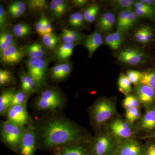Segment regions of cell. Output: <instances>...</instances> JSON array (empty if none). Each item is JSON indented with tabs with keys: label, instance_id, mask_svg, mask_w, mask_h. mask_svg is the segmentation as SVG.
I'll return each mask as SVG.
<instances>
[{
	"label": "cell",
	"instance_id": "obj_1",
	"mask_svg": "<svg viewBox=\"0 0 155 155\" xmlns=\"http://www.w3.org/2000/svg\"><path fill=\"white\" fill-rule=\"evenodd\" d=\"M79 135V130L69 122L53 120L45 125L43 130V141L46 147L54 146L75 140Z\"/></svg>",
	"mask_w": 155,
	"mask_h": 155
},
{
	"label": "cell",
	"instance_id": "obj_2",
	"mask_svg": "<svg viewBox=\"0 0 155 155\" xmlns=\"http://www.w3.org/2000/svg\"><path fill=\"white\" fill-rule=\"evenodd\" d=\"M24 130L23 127L8 120L2 125V138L9 146L15 148L19 146Z\"/></svg>",
	"mask_w": 155,
	"mask_h": 155
},
{
	"label": "cell",
	"instance_id": "obj_3",
	"mask_svg": "<svg viewBox=\"0 0 155 155\" xmlns=\"http://www.w3.org/2000/svg\"><path fill=\"white\" fill-rule=\"evenodd\" d=\"M28 74L33 78L37 86H41L45 83V72L48 63L42 58H29L25 63Z\"/></svg>",
	"mask_w": 155,
	"mask_h": 155
},
{
	"label": "cell",
	"instance_id": "obj_4",
	"mask_svg": "<svg viewBox=\"0 0 155 155\" xmlns=\"http://www.w3.org/2000/svg\"><path fill=\"white\" fill-rule=\"evenodd\" d=\"M115 106L110 100L103 99L97 102L93 110V116L97 125H102L113 117L116 112Z\"/></svg>",
	"mask_w": 155,
	"mask_h": 155
},
{
	"label": "cell",
	"instance_id": "obj_5",
	"mask_svg": "<svg viewBox=\"0 0 155 155\" xmlns=\"http://www.w3.org/2000/svg\"><path fill=\"white\" fill-rule=\"evenodd\" d=\"M62 104L61 95L56 91L52 89L44 91L37 100L36 105L41 110H54Z\"/></svg>",
	"mask_w": 155,
	"mask_h": 155
},
{
	"label": "cell",
	"instance_id": "obj_6",
	"mask_svg": "<svg viewBox=\"0 0 155 155\" xmlns=\"http://www.w3.org/2000/svg\"><path fill=\"white\" fill-rule=\"evenodd\" d=\"M21 155H34L35 150V134L33 125H29L25 130L19 145Z\"/></svg>",
	"mask_w": 155,
	"mask_h": 155
},
{
	"label": "cell",
	"instance_id": "obj_7",
	"mask_svg": "<svg viewBox=\"0 0 155 155\" xmlns=\"http://www.w3.org/2000/svg\"><path fill=\"white\" fill-rule=\"evenodd\" d=\"M25 55V48L16 45L1 52V61L5 65H15L22 61Z\"/></svg>",
	"mask_w": 155,
	"mask_h": 155
},
{
	"label": "cell",
	"instance_id": "obj_8",
	"mask_svg": "<svg viewBox=\"0 0 155 155\" xmlns=\"http://www.w3.org/2000/svg\"><path fill=\"white\" fill-rule=\"evenodd\" d=\"M110 128L114 135L120 138L129 139L134 134L131 123L122 119L113 121L110 124Z\"/></svg>",
	"mask_w": 155,
	"mask_h": 155
},
{
	"label": "cell",
	"instance_id": "obj_9",
	"mask_svg": "<svg viewBox=\"0 0 155 155\" xmlns=\"http://www.w3.org/2000/svg\"><path fill=\"white\" fill-rule=\"evenodd\" d=\"M26 105L11 106L7 113L8 121L23 127L29 121Z\"/></svg>",
	"mask_w": 155,
	"mask_h": 155
},
{
	"label": "cell",
	"instance_id": "obj_10",
	"mask_svg": "<svg viewBox=\"0 0 155 155\" xmlns=\"http://www.w3.org/2000/svg\"><path fill=\"white\" fill-rule=\"evenodd\" d=\"M115 149V143L107 135L101 136L95 141L94 150L95 155H113Z\"/></svg>",
	"mask_w": 155,
	"mask_h": 155
},
{
	"label": "cell",
	"instance_id": "obj_11",
	"mask_svg": "<svg viewBox=\"0 0 155 155\" xmlns=\"http://www.w3.org/2000/svg\"><path fill=\"white\" fill-rule=\"evenodd\" d=\"M136 96L140 103L145 105H151L155 103V90L139 83L135 87Z\"/></svg>",
	"mask_w": 155,
	"mask_h": 155
},
{
	"label": "cell",
	"instance_id": "obj_12",
	"mask_svg": "<svg viewBox=\"0 0 155 155\" xmlns=\"http://www.w3.org/2000/svg\"><path fill=\"white\" fill-rule=\"evenodd\" d=\"M116 155H144V152L139 143L129 139L118 147Z\"/></svg>",
	"mask_w": 155,
	"mask_h": 155
},
{
	"label": "cell",
	"instance_id": "obj_13",
	"mask_svg": "<svg viewBox=\"0 0 155 155\" xmlns=\"http://www.w3.org/2000/svg\"><path fill=\"white\" fill-rule=\"evenodd\" d=\"M103 39L99 30H95L89 35L85 42V46L88 52V56L91 58L96 51L101 45Z\"/></svg>",
	"mask_w": 155,
	"mask_h": 155
},
{
	"label": "cell",
	"instance_id": "obj_14",
	"mask_svg": "<svg viewBox=\"0 0 155 155\" xmlns=\"http://www.w3.org/2000/svg\"><path fill=\"white\" fill-rule=\"evenodd\" d=\"M115 22V15L110 12H107L100 17L98 22V25L101 31L109 32L113 30Z\"/></svg>",
	"mask_w": 155,
	"mask_h": 155
},
{
	"label": "cell",
	"instance_id": "obj_15",
	"mask_svg": "<svg viewBox=\"0 0 155 155\" xmlns=\"http://www.w3.org/2000/svg\"><path fill=\"white\" fill-rule=\"evenodd\" d=\"M71 69V65L67 62L57 64L51 69V76L56 80L64 79L70 74Z\"/></svg>",
	"mask_w": 155,
	"mask_h": 155
},
{
	"label": "cell",
	"instance_id": "obj_16",
	"mask_svg": "<svg viewBox=\"0 0 155 155\" xmlns=\"http://www.w3.org/2000/svg\"><path fill=\"white\" fill-rule=\"evenodd\" d=\"M147 56L146 53L141 50L137 49L135 53L131 56L124 58H118L120 62L124 64L136 66L144 63L147 61Z\"/></svg>",
	"mask_w": 155,
	"mask_h": 155
},
{
	"label": "cell",
	"instance_id": "obj_17",
	"mask_svg": "<svg viewBox=\"0 0 155 155\" xmlns=\"http://www.w3.org/2000/svg\"><path fill=\"white\" fill-rule=\"evenodd\" d=\"M76 44L63 43L57 48L55 51V57L58 61L67 60L72 55Z\"/></svg>",
	"mask_w": 155,
	"mask_h": 155
},
{
	"label": "cell",
	"instance_id": "obj_18",
	"mask_svg": "<svg viewBox=\"0 0 155 155\" xmlns=\"http://www.w3.org/2000/svg\"><path fill=\"white\" fill-rule=\"evenodd\" d=\"M15 90L13 89L7 90L2 93L0 96V114L1 116L7 114L15 94Z\"/></svg>",
	"mask_w": 155,
	"mask_h": 155
},
{
	"label": "cell",
	"instance_id": "obj_19",
	"mask_svg": "<svg viewBox=\"0 0 155 155\" xmlns=\"http://www.w3.org/2000/svg\"><path fill=\"white\" fill-rule=\"evenodd\" d=\"M140 125L145 130H152L155 128V107L148 110L143 116Z\"/></svg>",
	"mask_w": 155,
	"mask_h": 155
},
{
	"label": "cell",
	"instance_id": "obj_20",
	"mask_svg": "<svg viewBox=\"0 0 155 155\" xmlns=\"http://www.w3.org/2000/svg\"><path fill=\"white\" fill-rule=\"evenodd\" d=\"M84 36L75 30L69 29L62 30L61 39L63 43H76L83 39Z\"/></svg>",
	"mask_w": 155,
	"mask_h": 155
},
{
	"label": "cell",
	"instance_id": "obj_21",
	"mask_svg": "<svg viewBox=\"0 0 155 155\" xmlns=\"http://www.w3.org/2000/svg\"><path fill=\"white\" fill-rule=\"evenodd\" d=\"M14 34L10 31H4L1 32L0 35V51L16 45V41L14 37Z\"/></svg>",
	"mask_w": 155,
	"mask_h": 155
},
{
	"label": "cell",
	"instance_id": "obj_22",
	"mask_svg": "<svg viewBox=\"0 0 155 155\" xmlns=\"http://www.w3.org/2000/svg\"><path fill=\"white\" fill-rule=\"evenodd\" d=\"M20 81L22 90L27 94L34 91L37 86L35 81L28 74H22L20 76Z\"/></svg>",
	"mask_w": 155,
	"mask_h": 155
},
{
	"label": "cell",
	"instance_id": "obj_23",
	"mask_svg": "<svg viewBox=\"0 0 155 155\" xmlns=\"http://www.w3.org/2000/svg\"><path fill=\"white\" fill-rule=\"evenodd\" d=\"M142 78L140 83L155 90V69H149L141 72Z\"/></svg>",
	"mask_w": 155,
	"mask_h": 155
},
{
	"label": "cell",
	"instance_id": "obj_24",
	"mask_svg": "<svg viewBox=\"0 0 155 155\" xmlns=\"http://www.w3.org/2000/svg\"><path fill=\"white\" fill-rule=\"evenodd\" d=\"M135 1L134 0H114L110 4L114 9L120 11L132 10Z\"/></svg>",
	"mask_w": 155,
	"mask_h": 155
},
{
	"label": "cell",
	"instance_id": "obj_25",
	"mask_svg": "<svg viewBox=\"0 0 155 155\" xmlns=\"http://www.w3.org/2000/svg\"><path fill=\"white\" fill-rule=\"evenodd\" d=\"M118 86L119 91L122 94L127 95L132 90L131 83L127 76L123 73H121L118 80Z\"/></svg>",
	"mask_w": 155,
	"mask_h": 155
},
{
	"label": "cell",
	"instance_id": "obj_26",
	"mask_svg": "<svg viewBox=\"0 0 155 155\" xmlns=\"http://www.w3.org/2000/svg\"><path fill=\"white\" fill-rule=\"evenodd\" d=\"M31 28L28 24L19 23L16 24L13 28V33L15 36L23 38L29 35L31 32Z\"/></svg>",
	"mask_w": 155,
	"mask_h": 155
},
{
	"label": "cell",
	"instance_id": "obj_27",
	"mask_svg": "<svg viewBox=\"0 0 155 155\" xmlns=\"http://www.w3.org/2000/svg\"><path fill=\"white\" fill-rule=\"evenodd\" d=\"M59 38L56 34L51 33L46 34L42 36V41L44 45L48 48H55L57 47Z\"/></svg>",
	"mask_w": 155,
	"mask_h": 155
},
{
	"label": "cell",
	"instance_id": "obj_28",
	"mask_svg": "<svg viewBox=\"0 0 155 155\" xmlns=\"http://www.w3.org/2000/svg\"><path fill=\"white\" fill-rule=\"evenodd\" d=\"M84 17L83 14L77 12L73 13L69 17V25L75 28H81L84 25Z\"/></svg>",
	"mask_w": 155,
	"mask_h": 155
},
{
	"label": "cell",
	"instance_id": "obj_29",
	"mask_svg": "<svg viewBox=\"0 0 155 155\" xmlns=\"http://www.w3.org/2000/svg\"><path fill=\"white\" fill-rule=\"evenodd\" d=\"M27 94L25 92L19 91L15 93L11 104V106L26 105Z\"/></svg>",
	"mask_w": 155,
	"mask_h": 155
},
{
	"label": "cell",
	"instance_id": "obj_30",
	"mask_svg": "<svg viewBox=\"0 0 155 155\" xmlns=\"http://www.w3.org/2000/svg\"><path fill=\"white\" fill-rule=\"evenodd\" d=\"M125 117L127 122L133 123L140 117V112L139 107H132L126 110Z\"/></svg>",
	"mask_w": 155,
	"mask_h": 155
},
{
	"label": "cell",
	"instance_id": "obj_31",
	"mask_svg": "<svg viewBox=\"0 0 155 155\" xmlns=\"http://www.w3.org/2000/svg\"><path fill=\"white\" fill-rule=\"evenodd\" d=\"M133 11V10L132 9V10H125V11H120L119 12L118 18H117V22H116L117 30L121 31L129 15Z\"/></svg>",
	"mask_w": 155,
	"mask_h": 155
},
{
	"label": "cell",
	"instance_id": "obj_32",
	"mask_svg": "<svg viewBox=\"0 0 155 155\" xmlns=\"http://www.w3.org/2000/svg\"><path fill=\"white\" fill-rule=\"evenodd\" d=\"M28 8L35 11H43L47 7L45 0H30L28 2Z\"/></svg>",
	"mask_w": 155,
	"mask_h": 155
},
{
	"label": "cell",
	"instance_id": "obj_33",
	"mask_svg": "<svg viewBox=\"0 0 155 155\" xmlns=\"http://www.w3.org/2000/svg\"><path fill=\"white\" fill-rule=\"evenodd\" d=\"M139 18V17L135 14L134 11H132L120 31L124 33L129 30L134 25H135V23L138 21Z\"/></svg>",
	"mask_w": 155,
	"mask_h": 155
},
{
	"label": "cell",
	"instance_id": "obj_34",
	"mask_svg": "<svg viewBox=\"0 0 155 155\" xmlns=\"http://www.w3.org/2000/svg\"><path fill=\"white\" fill-rule=\"evenodd\" d=\"M61 155H87L85 150L81 147H64Z\"/></svg>",
	"mask_w": 155,
	"mask_h": 155
},
{
	"label": "cell",
	"instance_id": "obj_35",
	"mask_svg": "<svg viewBox=\"0 0 155 155\" xmlns=\"http://www.w3.org/2000/svg\"><path fill=\"white\" fill-rule=\"evenodd\" d=\"M150 27L147 25H143L137 28L134 31V38L136 41L140 43L143 44L145 35Z\"/></svg>",
	"mask_w": 155,
	"mask_h": 155
},
{
	"label": "cell",
	"instance_id": "obj_36",
	"mask_svg": "<svg viewBox=\"0 0 155 155\" xmlns=\"http://www.w3.org/2000/svg\"><path fill=\"white\" fill-rule=\"evenodd\" d=\"M126 75L131 84L137 85L140 83L142 78L141 72L137 70H129L126 72Z\"/></svg>",
	"mask_w": 155,
	"mask_h": 155
},
{
	"label": "cell",
	"instance_id": "obj_37",
	"mask_svg": "<svg viewBox=\"0 0 155 155\" xmlns=\"http://www.w3.org/2000/svg\"><path fill=\"white\" fill-rule=\"evenodd\" d=\"M12 79V75L8 70L5 69L0 70V84L5 85L11 82Z\"/></svg>",
	"mask_w": 155,
	"mask_h": 155
},
{
	"label": "cell",
	"instance_id": "obj_38",
	"mask_svg": "<svg viewBox=\"0 0 155 155\" xmlns=\"http://www.w3.org/2000/svg\"><path fill=\"white\" fill-rule=\"evenodd\" d=\"M49 7L53 16L57 18L61 17L65 14L58 5L56 0H52L51 1Z\"/></svg>",
	"mask_w": 155,
	"mask_h": 155
},
{
	"label": "cell",
	"instance_id": "obj_39",
	"mask_svg": "<svg viewBox=\"0 0 155 155\" xmlns=\"http://www.w3.org/2000/svg\"><path fill=\"white\" fill-rule=\"evenodd\" d=\"M134 11L139 17L151 19H154L155 17V9L152 10H141L135 9Z\"/></svg>",
	"mask_w": 155,
	"mask_h": 155
},
{
	"label": "cell",
	"instance_id": "obj_40",
	"mask_svg": "<svg viewBox=\"0 0 155 155\" xmlns=\"http://www.w3.org/2000/svg\"><path fill=\"white\" fill-rule=\"evenodd\" d=\"M9 10H16L22 11L24 13L26 10V5L22 1H16L9 5L8 11Z\"/></svg>",
	"mask_w": 155,
	"mask_h": 155
},
{
	"label": "cell",
	"instance_id": "obj_41",
	"mask_svg": "<svg viewBox=\"0 0 155 155\" xmlns=\"http://www.w3.org/2000/svg\"><path fill=\"white\" fill-rule=\"evenodd\" d=\"M25 52L26 54L30 58H42L45 54V53L41 52L35 49L30 46V45L25 48Z\"/></svg>",
	"mask_w": 155,
	"mask_h": 155
},
{
	"label": "cell",
	"instance_id": "obj_42",
	"mask_svg": "<svg viewBox=\"0 0 155 155\" xmlns=\"http://www.w3.org/2000/svg\"><path fill=\"white\" fill-rule=\"evenodd\" d=\"M113 39L118 49L122 44L125 40L124 33L117 30L112 33Z\"/></svg>",
	"mask_w": 155,
	"mask_h": 155
},
{
	"label": "cell",
	"instance_id": "obj_43",
	"mask_svg": "<svg viewBox=\"0 0 155 155\" xmlns=\"http://www.w3.org/2000/svg\"><path fill=\"white\" fill-rule=\"evenodd\" d=\"M98 6H99V5H97V4H93V5L90 6L87 8L85 9L83 13L84 20L87 22L91 15Z\"/></svg>",
	"mask_w": 155,
	"mask_h": 155
},
{
	"label": "cell",
	"instance_id": "obj_44",
	"mask_svg": "<svg viewBox=\"0 0 155 155\" xmlns=\"http://www.w3.org/2000/svg\"><path fill=\"white\" fill-rule=\"evenodd\" d=\"M137 49L134 48H128L122 50L118 54V58H124L131 56L135 53Z\"/></svg>",
	"mask_w": 155,
	"mask_h": 155
},
{
	"label": "cell",
	"instance_id": "obj_45",
	"mask_svg": "<svg viewBox=\"0 0 155 155\" xmlns=\"http://www.w3.org/2000/svg\"><path fill=\"white\" fill-rule=\"evenodd\" d=\"M8 18L5 11L4 10L2 5L0 6V28L2 29L7 23Z\"/></svg>",
	"mask_w": 155,
	"mask_h": 155
},
{
	"label": "cell",
	"instance_id": "obj_46",
	"mask_svg": "<svg viewBox=\"0 0 155 155\" xmlns=\"http://www.w3.org/2000/svg\"><path fill=\"white\" fill-rule=\"evenodd\" d=\"M45 18V16L44 14H42L41 15V17L39 19L38 21L36 22L35 25V28L37 33H38L41 36H42L44 25Z\"/></svg>",
	"mask_w": 155,
	"mask_h": 155
},
{
	"label": "cell",
	"instance_id": "obj_47",
	"mask_svg": "<svg viewBox=\"0 0 155 155\" xmlns=\"http://www.w3.org/2000/svg\"><path fill=\"white\" fill-rule=\"evenodd\" d=\"M125 98L130 103L132 107H139L140 102L136 96L128 94L126 95Z\"/></svg>",
	"mask_w": 155,
	"mask_h": 155
},
{
	"label": "cell",
	"instance_id": "obj_48",
	"mask_svg": "<svg viewBox=\"0 0 155 155\" xmlns=\"http://www.w3.org/2000/svg\"><path fill=\"white\" fill-rule=\"evenodd\" d=\"M52 25L51 22L50 21L49 19L45 17L41 37L46 34L51 33L52 32Z\"/></svg>",
	"mask_w": 155,
	"mask_h": 155
},
{
	"label": "cell",
	"instance_id": "obj_49",
	"mask_svg": "<svg viewBox=\"0 0 155 155\" xmlns=\"http://www.w3.org/2000/svg\"><path fill=\"white\" fill-rule=\"evenodd\" d=\"M134 7L135 9L141 10H152L155 9V7L148 5L146 4L140 2V1H135Z\"/></svg>",
	"mask_w": 155,
	"mask_h": 155
},
{
	"label": "cell",
	"instance_id": "obj_50",
	"mask_svg": "<svg viewBox=\"0 0 155 155\" xmlns=\"http://www.w3.org/2000/svg\"><path fill=\"white\" fill-rule=\"evenodd\" d=\"M105 42L106 44L109 47L113 50L118 49L112 36V33H109L106 35L105 38Z\"/></svg>",
	"mask_w": 155,
	"mask_h": 155
},
{
	"label": "cell",
	"instance_id": "obj_51",
	"mask_svg": "<svg viewBox=\"0 0 155 155\" xmlns=\"http://www.w3.org/2000/svg\"><path fill=\"white\" fill-rule=\"evenodd\" d=\"M153 36L154 34L153 30H152L151 28L149 27L148 30L146 34L145 35L143 44L145 45L150 42L153 39Z\"/></svg>",
	"mask_w": 155,
	"mask_h": 155
},
{
	"label": "cell",
	"instance_id": "obj_52",
	"mask_svg": "<svg viewBox=\"0 0 155 155\" xmlns=\"http://www.w3.org/2000/svg\"><path fill=\"white\" fill-rule=\"evenodd\" d=\"M144 155H155V144L153 143L147 147L144 152Z\"/></svg>",
	"mask_w": 155,
	"mask_h": 155
},
{
	"label": "cell",
	"instance_id": "obj_53",
	"mask_svg": "<svg viewBox=\"0 0 155 155\" xmlns=\"http://www.w3.org/2000/svg\"><path fill=\"white\" fill-rule=\"evenodd\" d=\"M72 3L74 4V5L75 7H79V8H83L88 3L87 0H74L72 1Z\"/></svg>",
	"mask_w": 155,
	"mask_h": 155
},
{
	"label": "cell",
	"instance_id": "obj_54",
	"mask_svg": "<svg viewBox=\"0 0 155 155\" xmlns=\"http://www.w3.org/2000/svg\"><path fill=\"white\" fill-rule=\"evenodd\" d=\"M100 9V6H98L96 9L95 10V11H94L93 13L91 15L90 17L89 18L87 22L88 23H92L93 22H94V20L96 19L97 14H98L99 11Z\"/></svg>",
	"mask_w": 155,
	"mask_h": 155
},
{
	"label": "cell",
	"instance_id": "obj_55",
	"mask_svg": "<svg viewBox=\"0 0 155 155\" xmlns=\"http://www.w3.org/2000/svg\"><path fill=\"white\" fill-rule=\"evenodd\" d=\"M30 46L34 48L35 49L37 50L40 52H41L45 53V48L42 45L40 44V43H35L30 45Z\"/></svg>",
	"mask_w": 155,
	"mask_h": 155
},
{
	"label": "cell",
	"instance_id": "obj_56",
	"mask_svg": "<svg viewBox=\"0 0 155 155\" xmlns=\"http://www.w3.org/2000/svg\"><path fill=\"white\" fill-rule=\"evenodd\" d=\"M140 2L152 7H155V0H140Z\"/></svg>",
	"mask_w": 155,
	"mask_h": 155
},
{
	"label": "cell",
	"instance_id": "obj_57",
	"mask_svg": "<svg viewBox=\"0 0 155 155\" xmlns=\"http://www.w3.org/2000/svg\"><path fill=\"white\" fill-rule=\"evenodd\" d=\"M154 136H155V134H154Z\"/></svg>",
	"mask_w": 155,
	"mask_h": 155
}]
</instances>
